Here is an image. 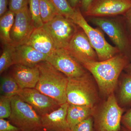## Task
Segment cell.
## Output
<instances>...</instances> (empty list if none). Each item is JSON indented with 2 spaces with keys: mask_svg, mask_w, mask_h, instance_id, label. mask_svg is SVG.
<instances>
[{
  "mask_svg": "<svg viewBox=\"0 0 131 131\" xmlns=\"http://www.w3.org/2000/svg\"><path fill=\"white\" fill-rule=\"evenodd\" d=\"M33 131H43V130L42 129H38V130H34Z\"/></svg>",
  "mask_w": 131,
  "mask_h": 131,
  "instance_id": "37",
  "label": "cell"
},
{
  "mask_svg": "<svg viewBox=\"0 0 131 131\" xmlns=\"http://www.w3.org/2000/svg\"><path fill=\"white\" fill-rule=\"evenodd\" d=\"M46 61L68 78L81 77L88 73L66 49H56Z\"/></svg>",
  "mask_w": 131,
  "mask_h": 131,
  "instance_id": "8",
  "label": "cell"
},
{
  "mask_svg": "<svg viewBox=\"0 0 131 131\" xmlns=\"http://www.w3.org/2000/svg\"><path fill=\"white\" fill-rule=\"evenodd\" d=\"M9 0H0V17L7 12Z\"/></svg>",
  "mask_w": 131,
  "mask_h": 131,
  "instance_id": "32",
  "label": "cell"
},
{
  "mask_svg": "<svg viewBox=\"0 0 131 131\" xmlns=\"http://www.w3.org/2000/svg\"><path fill=\"white\" fill-rule=\"evenodd\" d=\"M10 74L21 89L35 88L38 81L39 71L37 65L15 64L13 66Z\"/></svg>",
  "mask_w": 131,
  "mask_h": 131,
  "instance_id": "15",
  "label": "cell"
},
{
  "mask_svg": "<svg viewBox=\"0 0 131 131\" xmlns=\"http://www.w3.org/2000/svg\"><path fill=\"white\" fill-rule=\"evenodd\" d=\"M47 55L38 51L26 44L15 46L14 62L15 64L35 66L46 61Z\"/></svg>",
  "mask_w": 131,
  "mask_h": 131,
  "instance_id": "16",
  "label": "cell"
},
{
  "mask_svg": "<svg viewBox=\"0 0 131 131\" xmlns=\"http://www.w3.org/2000/svg\"><path fill=\"white\" fill-rule=\"evenodd\" d=\"M40 17L44 24L61 14L51 0H39Z\"/></svg>",
  "mask_w": 131,
  "mask_h": 131,
  "instance_id": "21",
  "label": "cell"
},
{
  "mask_svg": "<svg viewBox=\"0 0 131 131\" xmlns=\"http://www.w3.org/2000/svg\"><path fill=\"white\" fill-rule=\"evenodd\" d=\"M124 16L126 17L127 24L131 30V8L127 12Z\"/></svg>",
  "mask_w": 131,
  "mask_h": 131,
  "instance_id": "34",
  "label": "cell"
},
{
  "mask_svg": "<svg viewBox=\"0 0 131 131\" xmlns=\"http://www.w3.org/2000/svg\"><path fill=\"white\" fill-rule=\"evenodd\" d=\"M94 111L93 108L88 106L69 104L67 119L71 130L84 120L93 116Z\"/></svg>",
  "mask_w": 131,
  "mask_h": 131,
  "instance_id": "18",
  "label": "cell"
},
{
  "mask_svg": "<svg viewBox=\"0 0 131 131\" xmlns=\"http://www.w3.org/2000/svg\"><path fill=\"white\" fill-rule=\"evenodd\" d=\"M71 7L73 8L79 7L81 4V0H68Z\"/></svg>",
  "mask_w": 131,
  "mask_h": 131,
  "instance_id": "33",
  "label": "cell"
},
{
  "mask_svg": "<svg viewBox=\"0 0 131 131\" xmlns=\"http://www.w3.org/2000/svg\"><path fill=\"white\" fill-rule=\"evenodd\" d=\"M15 46L12 44L3 45V50L0 57V74L14 65V55Z\"/></svg>",
  "mask_w": 131,
  "mask_h": 131,
  "instance_id": "22",
  "label": "cell"
},
{
  "mask_svg": "<svg viewBox=\"0 0 131 131\" xmlns=\"http://www.w3.org/2000/svg\"><path fill=\"white\" fill-rule=\"evenodd\" d=\"M25 44L47 56L57 49L51 37L43 26L36 28Z\"/></svg>",
  "mask_w": 131,
  "mask_h": 131,
  "instance_id": "17",
  "label": "cell"
},
{
  "mask_svg": "<svg viewBox=\"0 0 131 131\" xmlns=\"http://www.w3.org/2000/svg\"><path fill=\"white\" fill-rule=\"evenodd\" d=\"M18 95L31 106L40 116L51 112L60 106L56 101L35 88L21 89Z\"/></svg>",
  "mask_w": 131,
  "mask_h": 131,
  "instance_id": "13",
  "label": "cell"
},
{
  "mask_svg": "<svg viewBox=\"0 0 131 131\" xmlns=\"http://www.w3.org/2000/svg\"><path fill=\"white\" fill-rule=\"evenodd\" d=\"M67 102L94 108L98 102V91L89 73L76 78H68Z\"/></svg>",
  "mask_w": 131,
  "mask_h": 131,
  "instance_id": "3",
  "label": "cell"
},
{
  "mask_svg": "<svg viewBox=\"0 0 131 131\" xmlns=\"http://www.w3.org/2000/svg\"><path fill=\"white\" fill-rule=\"evenodd\" d=\"M127 63L126 56L120 52L105 61H89L82 66L93 76L101 93L108 96L113 93L119 75Z\"/></svg>",
  "mask_w": 131,
  "mask_h": 131,
  "instance_id": "1",
  "label": "cell"
},
{
  "mask_svg": "<svg viewBox=\"0 0 131 131\" xmlns=\"http://www.w3.org/2000/svg\"><path fill=\"white\" fill-rule=\"evenodd\" d=\"M94 0H81L80 7L84 14L86 12Z\"/></svg>",
  "mask_w": 131,
  "mask_h": 131,
  "instance_id": "31",
  "label": "cell"
},
{
  "mask_svg": "<svg viewBox=\"0 0 131 131\" xmlns=\"http://www.w3.org/2000/svg\"><path fill=\"white\" fill-rule=\"evenodd\" d=\"M11 98L1 95L0 96V119L8 118L12 113Z\"/></svg>",
  "mask_w": 131,
  "mask_h": 131,
  "instance_id": "26",
  "label": "cell"
},
{
  "mask_svg": "<svg viewBox=\"0 0 131 131\" xmlns=\"http://www.w3.org/2000/svg\"><path fill=\"white\" fill-rule=\"evenodd\" d=\"M72 19L86 34L92 47L96 51L99 61H105L121 52L117 47L111 45L106 40L103 33L99 29L90 25L79 7L75 8Z\"/></svg>",
  "mask_w": 131,
  "mask_h": 131,
  "instance_id": "4",
  "label": "cell"
},
{
  "mask_svg": "<svg viewBox=\"0 0 131 131\" xmlns=\"http://www.w3.org/2000/svg\"><path fill=\"white\" fill-rule=\"evenodd\" d=\"M43 131H48L45 130H43Z\"/></svg>",
  "mask_w": 131,
  "mask_h": 131,
  "instance_id": "38",
  "label": "cell"
},
{
  "mask_svg": "<svg viewBox=\"0 0 131 131\" xmlns=\"http://www.w3.org/2000/svg\"><path fill=\"white\" fill-rule=\"evenodd\" d=\"M21 89L9 74L3 76L1 78V95L12 98L18 95Z\"/></svg>",
  "mask_w": 131,
  "mask_h": 131,
  "instance_id": "20",
  "label": "cell"
},
{
  "mask_svg": "<svg viewBox=\"0 0 131 131\" xmlns=\"http://www.w3.org/2000/svg\"><path fill=\"white\" fill-rule=\"evenodd\" d=\"M43 26L50 35L57 49H67L79 28L73 20L61 14Z\"/></svg>",
  "mask_w": 131,
  "mask_h": 131,
  "instance_id": "7",
  "label": "cell"
},
{
  "mask_svg": "<svg viewBox=\"0 0 131 131\" xmlns=\"http://www.w3.org/2000/svg\"><path fill=\"white\" fill-rule=\"evenodd\" d=\"M124 110L117 103L113 93L108 96L100 112L95 115L97 131H120Z\"/></svg>",
  "mask_w": 131,
  "mask_h": 131,
  "instance_id": "6",
  "label": "cell"
},
{
  "mask_svg": "<svg viewBox=\"0 0 131 131\" xmlns=\"http://www.w3.org/2000/svg\"><path fill=\"white\" fill-rule=\"evenodd\" d=\"M12 113L9 122L22 131L42 129L40 116L31 105L18 95L11 98Z\"/></svg>",
  "mask_w": 131,
  "mask_h": 131,
  "instance_id": "5",
  "label": "cell"
},
{
  "mask_svg": "<svg viewBox=\"0 0 131 131\" xmlns=\"http://www.w3.org/2000/svg\"><path fill=\"white\" fill-rule=\"evenodd\" d=\"M61 14L72 19L75 12L70 5L68 0H51Z\"/></svg>",
  "mask_w": 131,
  "mask_h": 131,
  "instance_id": "25",
  "label": "cell"
},
{
  "mask_svg": "<svg viewBox=\"0 0 131 131\" xmlns=\"http://www.w3.org/2000/svg\"><path fill=\"white\" fill-rule=\"evenodd\" d=\"M36 29L28 6L15 14L10 32L12 44L14 46L25 44Z\"/></svg>",
  "mask_w": 131,
  "mask_h": 131,
  "instance_id": "10",
  "label": "cell"
},
{
  "mask_svg": "<svg viewBox=\"0 0 131 131\" xmlns=\"http://www.w3.org/2000/svg\"><path fill=\"white\" fill-rule=\"evenodd\" d=\"M29 0H9V10L16 14L28 6Z\"/></svg>",
  "mask_w": 131,
  "mask_h": 131,
  "instance_id": "28",
  "label": "cell"
},
{
  "mask_svg": "<svg viewBox=\"0 0 131 131\" xmlns=\"http://www.w3.org/2000/svg\"><path fill=\"white\" fill-rule=\"evenodd\" d=\"M131 8V0H94L84 14L88 17L125 15Z\"/></svg>",
  "mask_w": 131,
  "mask_h": 131,
  "instance_id": "11",
  "label": "cell"
},
{
  "mask_svg": "<svg viewBox=\"0 0 131 131\" xmlns=\"http://www.w3.org/2000/svg\"><path fill=\"white\" fill-rule=\"evenodd\" d=\"M36 65L39 77L35 88L54 99L60 105L67 102L68 78L46 61Z\"/></svg>",
  "mask_w": 131,
  "mask_h": 131,
  "instance_id": "2",
  "label": "cell"
},
{
  "mask_svg": "<svg viewBox=\"0 0 131 131\" xmlns=\"http://www.w3.org/2000/svg\"><path fill=\"white\" fill-rule=\"evenodd\" d=\"M94 119L91 116L77 125L71 131H94Z\"/></svg>",
  "mask_w": 131,
  "mask_h": 131,
  "instance_id": "27",
  "label": "cell"
},
{
  "mask_svg": "<svg viewBox=\"0 0 131 131\" xmlns=\"http://www.w3.org/2000/svg\"><path fill=\"white\" fill-rule=\"evenodd\" d=\"M127 68L128 71L131 72V63L128 65V66H127Z\"/></svg>",
  "mask_w": 131,
  "mask_h": 131,
  "instance_id": "35",
  "label": "cell"
},
{
  "mask_svg": "<svg viewBox=\"0 0 131 131\" xmlns=\"http://www.w3.org/2000/svg\"><path fill=\"white\" fill-rule=\"evenodd\" d=\"M89 20L97 26L108 36L118 49L124 53L128 47V40L120 22L109 17H89Z\"/></svg>",
  "mask_w": 131,
  "mask_h": 131,
  "instance_id": "9",
  "label": "cell"
},
{
  "mask_svg": "<svg viewBox=\"0 0 131 131\" xmlns=\"http://www.w3.org/2000/svg\"><path fill=\"white\" fill-rule=\"evenodd\" d=\"M121 122L124 127L131 131V108L122 116Z\"/></svg>",
  "mask_w": 131,
  "mask_h": 131,
  "instance_id": "30",
  "label": "cell"
},
{
  "mask_svg": "<svg viewBox=\"0 0 131 131\" xmlns=\"http://www.w3.org/2000/svg\"><path fill=\"white\" fill-rule=\"evenodd\" d=\"M68 102L51 112L40 116L42 129L48 131H71L67 121Z\"/></svg>",
  "mask_w": 131,
  "mask_h": 131,
  "instance_id": "14",
  "label": "cell"
},
{
  "mask_svg": "<svg viewBox=\"0 0 131 131\" xmlns=\"http://www.w3.org/2000/svg\"><path fill=\"white\" fill-rule=\"evenodd\" d=\"M29 8L35 28L44 25L40 17L39 0H29Z\"/></svg>",
  "mask_w": 131,
  "mask_h": 131,
  "instance_id": "24",
  "label": "cell"
},
{
  "mask_svg": "<svg viewBox=\"0 0 131 131\" xmlns=\"http://www.w3.org/2000/svg\"><path fill=\"white\" fill-rule=\"evenodd\" d=\"M120 103L122 106L131 104V75H127L124 78L120 90Z\"/></svg>",
  "mask_w": 131,
  "mask_h": 131,
  "instance_id": "23",
  "label": "cell"
},
{
  "mask_svg": "<svg viewBox=\"0 0 131 131\" xmlns=\"http://www.w3.org/2000/svg\"><path fill=\"white\" fill-rule=\"evenodd\" d=\"M0 131H22L14 125L12 124L9 120L0 119Z\"/></svg>",
  "mask_w": 131,
  "mask_h": 131,
  "instance_id": "29",
  "label": "cell"
},
{
  "mask_svg": "<svg viewBox=\"0 0 131 131\" xmlns=\"http://www.w3.org/2000/svg\"><path fill=\"white\" fill-rule=\"evenodd\" d=\"M66 49L82 65L89 61H99L96 51L86 34L79 27Z\"/></svg>",
  "mask_w": 131,
  "mask_h": 131,
  "instance_id": "12",
  "label": "cell"
},
{
  "mask_svg": "<svg viewBox=\"0 0 131 131\" xmlns=\"http://www.w3.org/2000/svg\"><path fill=\"white\" fill-rule=\"evenodd\" d=\"M122 130L123 131H130L129 130H128V129H127V128H125V127H122Z\"/></svg>",
  "mask_w": 131,
  "mask_h": 131,
  "instance_id": "36",
  "label": "cell"
},
{
  "mask_svg": "<svg viewBox=\"0 0 131 131\" xmlns=\"http://www.w3.org/2000/svg\"><path fill=\"white\" fill-rule=\"evenodd\" d=\"M15 14L8 10L0 17V38L3 45L12 44L10 32L14 23Z\"/></svg>",
  "mask_w": 131,
  "mask_h": 131,
  "instance_id": "19",
  "label": "cell"
}]
</instances>
